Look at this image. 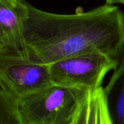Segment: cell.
Segmentation results:
<instances>
[{
	"label": "cell",
	"mask_w": 124,
	"mask_h": 124,
	"mask_svg": "<svg viewBox=\"0 0 124 124\" xmlns=\"http://www.w3.org/2000/svg\"><path fill=\"white\" fill-rule=\"evenodd\" d=\"M24 35L29 60L49 65L89 52L118 63L124 59V13L105 4L88 12L59 15L25 4Z\"/></svg>",
	"instance_id": "1"
},
{
	"label": "cell",
	"mask_w": 124,
	"mask_h": 124,
	"mask_svg": "<svg viewBox=\"0 0 124 124\" xmlns=\"http://www.w3.org/2000/svg\"><path fill=\"white\" fill-rule=\"evenodd\" d=\"M87 92L57 85L18 102L23 124H65Z\"/></svg>",
	"instance_id": "2"
},
{
	"label": "cell",
	"mask_w": 124,
	"mask_h": 124,
	"mask_svg": "<svg viewBox=\"0 0 124 124\" xmlns=\"http://www.w3.org/2000/svg\"><path fill=\"white\" fill-rule=\"evenodd\" d=\"M118 64L105 54L94 51L59 60L49 66L53 85L89 92L102 86L106 74Z\"/></svg>",
	"instance_id": "3"
},
{
	"label": "cell",
	"mask_w": 124,
	"mask_h": 124,
	"mask_svg": "<svg viewBox=\"0 0 124 124\" xmlns=\"http://www.w3.org/2000/svg\"><path fill=\"white\" fill-rule=\"evenodd\" d=\"M52 85L49 65L29 60L0 59V86L17 103Z\"/></svg>",
	"instance_id": "4"
},
{
	"label": "cell",
	"mask_w": 124,
	"mask_h": 124,
	"mask_svg": "<svg viewBox=\"0 0 124 124\" xmlns=\"http://www.w3.org/2000/svg\"><path fill=\"white\" fill-rule=\"evenodd\" d=\"M26 6L18 0H0V59L29 60L24 35Z\"/></svg>",
	"instance_id": "5"
},
{
	"label": "cell",
	"mask_w": 124,
	"mask_h": 124,
	"mask_svg": "<svg viewBox=\"0 0 124 124\" xmlns=\"http://www.w3.org/2000/svg\"><path fill=\"white\" fill-rule=\"evenodd\" d=\"M103 87L87 92L65 124H111Z\"/></svg>",
	"instance_id": "6"
},
{
	"label": "cell",
	"mask_w": 124,
	"mask_h": 124,
	"mask_svg": "<svg viewBox=\"0 0 124 124\" xmlns=\"http://www.w3.org/2000/svg\"><path fill=\"white\" fill-rule=\"evenodd\" d=\"M103 92L111 124H124V59L114 70Z\"/></svg>",
	"instance_id": "7"
},
{
	"label": "cell",
	"mask_w": 124,
	"mask_h": 124,
	"mask_svg": "<svg viewBox=\"0 0 124 124\" xmlns=\"http://www.w3.org/2000/svg\"><path fill=\"white\" fill-rule=\"evenodd\" d=\"M0 124H23L18 110V103L0 86Z\"/></svg>",
	"instance_id": "8"
},
{
	"label": "cell",
	"mask_w": 124,
	"mask_h": 124,
	"mask_svg": "<svg viewBox=\"0 0 124 124\" xmlns=\"http://www.w3.org/2000/svg\"><path fill=\"white\" fill-rule=\"evenodd\" d=\"M107 4H124V0H105Z\"/></svg>",
	"instance_id": "9"
},
{
	"label": "cell",
	"mask_w": 124,
	"mask_h": 124,
	"mask_svg": "<svg viewBox=\"0 0 124 124\" xmlns=\"http://www.w3.org/2000/svg\"><path fill=\"white\" fill-rule=\"evenodd\" d=\"M18 1H23V0H18Z\"/></svg>",
	"instance_id": "10"
}]
</instances>
